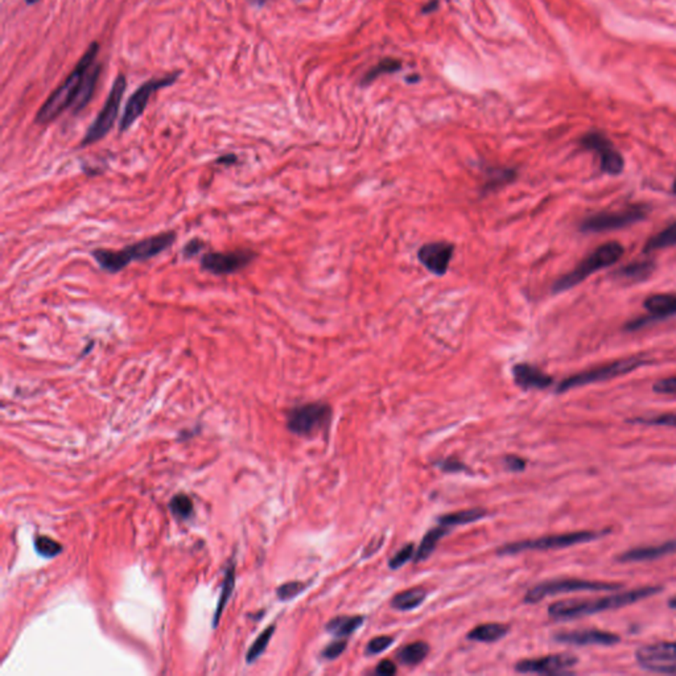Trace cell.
I'll list each match as a JSON object with an SVG mask.
<instances>
[{
  "label": "cell",
  "instance_id": "cell-13",
  "mask_svg": "<svg viewBox=\"0 0 676 676\" xmlns=\"http://www.w3.org/2000/svg\"><path fill=\"white\" fill-rule=\"evenodd\" d=\"M644 670L658 674H676V641L642 646L635 653Z\"/></svg>",
  "mask_w": 676,
  "mask_h": 676
},
{
  "label": "cell",
  "instance_id": "cell-3",
  "mask_svg": "<svg viewBox=\"0 0 676 676\" xmlns=\"http://www.w3.org/2000/svg\"><path fill=\"white\" fill-rule=\"evenodd\" d=\"M176 237L177 235L175 231H164L129 245L122 250H94L93 256L103 271L110 273H119L132 262L151 259L169 249L175 243Z\"/></svg>",
  "mask_w": 676,
  "mask_h": 676
},
{
  "label": "cell",
  "instance_id": "cell-4",
  "mask_svg": "<svg viewBox=\"0 0 676 676\" xmlns=\"http://www.w3.org/2000/svg\"><path fill=\"white\" fill-rule=\"evenodd\" d=\"M625 249L618 242H608L592 251L578 266L569 273L560 276L552 285V292L560 294L583 283L588 276L602 268H608L621 259Z\"/></svg>",
  "mask_w": 676,
  "mask_h": 676
},
{
  "label": "cell",
  "instance_id": "cell-41",
  "mask_svg": "<svg viewBox=\"0 0 676 676\" xmlns=\"http://www.w3.org/2000/svg\"><path fill=\"white\" fill-rule=\"evenodd\" d=\"M437 467L447 473H458V472H468V468L464 462L458 461L457 458H446L436 464Z\"/></svg>",
  "mask_w": 676,
  "mask_h": 676
},
{
  "label": "cell",
  "instance_id": "cell-5",
  "mask_svg": "<svg viewBox=\"0 0 676 676\" xmlns=\"http://www.w3.org/2000/svg\"><path fill=\"white\" fill-rule=\"evenodd\" d=\"M646 363H647V360L642 357H629V358H623V360H613L611 363L601 365L597 368L581 371V372L568 377L564 381L559 383L557 393H567L569 390H573V389H578V387H584V386L592 384V383L605 382V381H609L613 378H617V377H621V375L637 370V369L644 366Z\"/></svg>",
  "mask_w": 676,
  "mask_h": 676
},
{
  "label": "cell",
  "instance_id": "cell-14",
  "mask_svg": "<svg viewBox=\"0 0 676 676\" xmlns=\"http://www.w3.org/2000/svg\"><path fill=\"white\" fill-rule=\"evenodd\" d=\"M581 145L596 153L600 160L601 171L606 175L617 176L625 167L621 153L616 150L613 143L600 132H589L581 139Z\"/></svg>",
  "mask_w": 676,
  "mask_h": 676
},
{
  "label": "cell",
  "instance_id": "cell-46",
  "mask_svg": "<svg viewBox=\"0 0 676 676\" xmlns=\"http://www.w3.org/2000/svg\"><path fill=\"white\" fill-rule=\"evenodd\" d=\"M235 162H237V156H235V155H225V156H221L219 160H217V163L228 164V165L235 163Z\"/></svg>",
  "mask_w": 676,
  "mask_h": 676
},
{
  "label": "cell",
  "instance_id": "cell-24",
  "mask_svg": "<svg viewBox=\"0 0 676 676\" xmlns=\"http://www.w3.org/2000/svg\"><path fill=\"white\" fill-rule=\"evenodd\" d=\"M655 263L653 261H638L632 262L620 268L616 276L625 280L632 282H644L655 271Z\"/></svg>",
  "mask_w": 676,
  "mask_h": 676
},
{
  "label": "cell",
  "instance_id": "cell-11",
  "mask_svg": "<svg viewBox=\"0 0 676 676\" xmlns=\"http://www.w3.org/2000/svg\"><path fill=\"white\" fill-rule=\"evenodd\" d=\"M178 76H180L178 73H175V74L164 77V78H156V79L144 82L142 86L138 89L130 97V99L127 100L126 109H124L123 117L120 120V131L129 130L132 124L136 122V119L142 115L144 110L147 108V105H148V100L152 97L153 93H156L160 89L171 86L172 84H175L177 81Z\"/></svg>",
  "mask_w": 676,
  "mask_h": 676
},
{
  "label": "cell",
  "instance_id": "cell-8",
  "mask_svg": "<svg viewBox=\"0 0 676 676\" xmlns=\"http://www.w3.org/2000/svg\"><path fill=\"white\" fill-rule=\"evenodd\" d=\"M332 414L329 404L321 402L303 404L290 411L287 427L294 435L312 436L330 424Z\"/></svg>",
  "mask_w": 676,
  "mask_h": 676
},
{
  "label": "cell",
  "instance_id": "cell-10",
  "mask_svg": "<svg viewBox=\"0 0 676 676\" xmlns=\"http://www.w3.org/2000/svg\"><path fill=\"white\" fill-rule=\"evenodd\" d=\"M124 90H126V77L119 74L112 84V88L110 91L108 100L105 102L103 109L100 110L98 117L91 123V126L85 134L81 142V147H88L94 143L99 142L109 134L118 117L120 102L123 98Z\"/></svg>",
  "mask_w": 676,
  "mask_h": 676
},
{
  "label": "cell",
  "instance_id": "cell-6",
  "mask_svg": "<svg viewBox=\"0 0 676 676\" xmlns=\"http://www.w3.org/2000/svg\"><path fill=\"white\" fill-rule=\"evenodd\" d=\"M609 533L611 530L599 531V533L597 531H575V533H566V534L548 535V536H542L533 540H524V542L503 545L498 550V554L513 555L524 551H548V550L567 548L571 545H583V543L597 540L601 536H605Z\"/></svg>",
  "mask_w": 676,
  "mask_h": 676
},
{
  "label": "cell",
  "instance_id": "cell-7",
  "mask_svg": "<svg viewBox=\"0 0 676 676\" xmlns=\"http://www.w3.org/2000/svg\"><path fill=\"white\" fill-rule=\"evenodd\" d=\"M622 584L616 583H602V581H590V580H578V578H563V580H552L545 581L542 584L535 585L530 589L524 596L526 604H538L539 601L545 600L551 596H557L563 593L571 592H614L622 589Z\"/></svg>",
  "mask_w": 676,
  "mask_h": 676
},
{
  "label": "cell",
  "instance_id": "cell-28",
  "mask_svg": "<svg viewBox=\"0 0 676 676\" xmlns=\"http://www.w3.org/2000/svg\"><path fill=\"white\" fill-rule=\"evenodd\" d=\"M99 73H100V66L94 64L91 66L85 76V79L82 82V86H81V90H79V94L77 97L76 103L73 106V109L76 112L81 111L84 108H86V105L89 103V100L91 99V96H93V91H94V88H96V84H97V79H98Z\"/></svg>",
  "mask_w": 676,
  "mask_h": 676
},
{
  "label": "cell",
  "instance_id": "cell-30",
  "mask_svg": "<svg viewBox=\"0 0 676 676\" xmlns=\"http://www.w3.org/2000/svg\"><path fill=\"white\" fill-rule=\"evenodd\" d=\"M676 245V222L668 225L665 229L658 233L653 238L646 242L644 246V252L650 254L653 251L668 249Z\"/></svg>",
  "mask_w": 676,
  "mask_h": 676
},
{
  "label": "cell",
  "instance_id": "cell-49",
  "mask_svg": "<svg viewBox=\"0 0 676 676\" xmlns=\"http://www.w3.org/2000/svg\"><path fill=\"white\" fill-rule=\"evenodd\" d=\"M25 1H27V4H34V3H37L39 0H25Z\"/></svg>",
  "mask_w": 676,
  "mask_h": 676
},
{
  "label": "cell",
  "instance_id": "cell-44",
  "mask_svg": "<svg viewBox=\"0 0 676 676\" xmlns=\"http://www.w3.org/2000/svg\"><path fill=\"white\" fill-rule=\"evenodd\" d=\"M505 467L510 472H522L526 469V460L519 456L510 455L505 457Z\"/></svg>",
  "mask_w": 676,
  "mask_h": 676
},
{
  "label": "cell",
  "instance_id": "cell-2",
  "mask_svg": "<svg viewBox=\"0 0 676 676\" xmlns=\"http://www.w3.org/2000/svg\"><path fill=\"white\" fill-rule=\"evenodd\" d=\"M98 51L99 45L96 41L89 46L85 55L82 56L81 60L77 63L76 67L70 73V76L66 78L63 85L56 89L55 91L51 94V97L46 99V102L39 110L34 119L37 124H41V126L48 124L57 119L66 109H69L70 106H74L85 76L89 69L96 64Z\"/></svg>",
  "mask_w": 676,
  "mask_h": 676
},
{
  "label": "cell",
  "instance_id": "cell-29",
  "mask_svg": "<svg viewBox=\"0 0 676 676\" xmlns=\"http://www.w3.org/2000/svg\"><path fill=\"white\" fill-rule=\"evenodd\" d=\"M428 653H429V646L423 641H417L404 646L403 649L399 650L396 656H398V661L404 665H416L426 659Z\"/></svg>",
  "mask_w": 676,
  "mask_h": 676
},
{
  "label": "cell",
  "instance_id": "cell-33",
  "mask_svg": "<svg viewBox=\"0 0 676 676\" xmlns=\"http://www.w3.org/2000/svg\"><path fill=\"white\" fill-rule=\"evenodd\" d=\"M273 632H275V626L271 625L264 632H262V634L254 641V644H251L250 650L247 653V662L249 663L256 661L262 655L263 651L267 647V644L270 642L271 637H273Z\"/></svg>",
  "mask_w": 676,
  "mask_h": 676
},
{
  "label": "cell",
  "instance_id": "cell-32",
  "mask_svg": "<svg viewBox=\"0 0 676 676\" xmlns=\"http://www.w3.org/2000/svg\"><path fill=\"white\" fill-rule=\"evenodd\" d=\"M169 509L176 518L188 519L193 513V502L186 494H177L169 503Z\"/></svg>",
  "mask_w": 676,
  "mask_h": 676
},
{
  "label": "cell",
  "instance_id": "cell-48",
  "mask_svg": "<svg viewBox=\"0 0 676 676\" xmlns=\"http://www.w3.org/2000/svg\"><path fill=\"white\" fill-rule=\"evenodd\" d=\"M672 193H674V195H676V177H675V180H674V184H672Z\"/></svg>",
  "mask_w": 676,
  "mask_h": 676
},
{
  "label": "cell",
  "instance_id": "cell-20",
  "mask_svg": "<svg viewBox=\"0 0 676 676\" xmlns=\"http://www.w3.org/2000/svg\"><path fill=\"white\" fill-rule=\"evenodd\" d=\"M676 552V540H670L662 545H649L641 548H632L618 557L622 563H639V561H650L661 557L671 555Z\"/></svg>",
  "mask_w": 676,
  "mask_h": 676
},
{
  "label": "cell",
  "instance_id": "cell-35",
  "mask_svg": "<svg viewBox=\"0 0 676 676\" xmlns=\"http://www.w3.org/2000/svg\"><path fill=\"white\" fill-rule=\"evenodd\" d=\"M635 424H644V426L655 427H671L676 428V414H662L651 417H635L630 420Z\"/></svg>",
  "mask_w": 676,
  "mask_h": 676
},
{
  "label": "cell",
  "instance_id": "cell-47",
  "mask_svg": "<svg viewBox=\"0 0 676 676\" xmlns=\"http://www.w3.org/2000/svg\"><path fill=\"white\" fill-rule=\"evenodd\" d=\"M668 606H670L671 609H676V596L671 597V599L668 600Z\"/></svg>",
  "mask_w": 676,
  "mask_h": 676
},
{
  "label": "cell",
  "instance_id": "cell-36",
  "mask_svg": "<svg viewBox=\"0 0 676 676\" xmlns=\"http://www.w3.org/2000/svg\"><path fill=\"white\" fill-rule=\"evenodd\" d=\"M401 69V61L395 60V58H386V60H382L379 64L377 66H374L371 69L370 72L366 74V82H370L372 79H375L377 77L381 76V74H384V73H393V72H396Z\"/></svg>",
  "mask_w": 676,
  "mask_h": 676
},
{
  "label": "cell",
  "instance_id": "cell-27",
  "mask_svg": "<svg viewBox=\"0 0 676 676\" xmlns=\"http://www.w3.org/2000/svg\"><path fill=\"white\" fill-rule=\"evenodd\" d=\"M427 592L422 588L407 589L402 593L394 596L391 600V606L394 609L401 611H412L422 605V602L426 600Z\"/></svg>",
  "mask_w": 676,
  "mask_h": 676
},
{
  "label": "cell",
  "instance_id": "cell-25",
  "mask_svg": "<svg viewBox=\"0 0 676 676\" xmlns=\"http://www.w3.org/2000/svg\"><path fill=\"white\" fill-rule=\"evenodd\" d=\"M447 534V527H446V526H441V524H440L438 527H435V528L429 530V531L424 535V538H423L420 545L417 547V551H416V554H415V561H416V563H420V561H424L428 557H431V555L434 554V551L436 550V545L437 543L440 542V539Z\"/></svg>",
  "mask_w": 676,
  "mask_h": 676
},
{
  "label": "cell",
  "instance_id": "cell-19",
  "mask_svg": "<svg viewBox=\"0 0 676 676\" xmlns=\"http://www.w3.org/2000/svg\"><path fill=\"white\" fill-rule=\"evenodd\" d=\"M514 382L522 390H545L548 389L554 378L545 371L530 363H516L513 368Z\"/></svg>",
  "mask_w": 676,
  "mask_h": 676
},
{
  "label": "cell",
  "instance_id": "cell-12",
  "mask_svg": "<svg viewBox=\"0 0 676 676\" xmlns=\"http://www.w3.org/2000/svg\"><path fill=\"white\" fill-rule=\"evenodd\" d=\"M256 254L250 249H240V250L226 251V252H207L201 258V267L204 271L213 275H230V273H240L246 268L254 259Z\"/></svg>",
  "mask_w": 676,
  "mask_h": 676
},
{
  "label": "cell",
  "instance_id": "cell-37",
  "mask_svg": "<svg viewBox=\"0 0 676 676\" xmlns=\"http://www.w3.org/2000/svg\"><path fill=\"white\" fill-rule=\"evenodd\" d=\"M306 587H308V584L301 583V581L285 583L282 587L278 588V597L282 601L292 600L296 596H299Z\"/></svg>",
  "mask_w": 676,
  "mask_h": 676
},
{
  "label": "cell",
  "instance_id": "cell-43",
  "mask_svg": "<svg viewBox=\"0 0 676 676\" xmlns=\"http://www.w3.org/2000/svg\"><path fill=\"white\" fill-rule=\"evenodd\" d=\"M204 246H205V243H204L202 240H198V238L189 240L186 246L183 247V256L186 258V259L193 258V256H196V255H198V254L201 252V250L204 249Z\"/></svg>",
  "mask_w": 676,
  "mask_h": 676
},
{
  "label": "cell",
  "instance_id": "cell-18",
  "mask_svg": "<svg viewBox=\"0 0 676 676\" xmlns=\"http://www.w3.org/2000/svg\"><path fill=\"white\" fill-rule=\"evenodd\" d=\"M555 641L573 646H613L621 641V637L614 632L597 629H578L557 632Z\"/></svg>",
  "mask_w": 676,
  "mask_h": 676
},
{
  "label": "cell",
  "instance_id": "cell-15",
  "mask_svg": "<svg viewBox=\"0 0 676 676\" xmlns=\"http://www.w3.org/2000/svg\"><path fill=\"white\" fill-rule=\"evenodd\" d=\"M644 308L649 312V315L629 321L625 327L626 330H638L650 324H654L659 320L675 316L676 294H651L644 300Z\"/></svg>",
  "mask_w": 676,
  "mask_h": 676
},
{
  "label": "cell",
  "instance_id": "cell-40",
  "mask_svg": "<svg viewBox=\"0 0 676 676\" xmlns=\"http://www.w3.org/2000/svg\"><path fill=\"white\" fill-rule=\"evenodd\" d=\"M346 646H348V642L345 639H338V641L327 644V647L323 650L321 655H323V658L329 659V661L336 659L346 650Z\"/></svg>",
  "mask_w": 676,
  "mask_h": 676
},
{
  "label": "cell",
  "instance_id": "cell-9",
  "mask_svg": "<svg viewBox=\"0 0 676 676\" xmlns=\"http://www.w3.org/2000/svg\"><path fill=\"white\" fill-rule=\"evenodd\" d=\"M649 207L644 205H632L621 210L601 212L583 219L580 230L583 233H606L613 230L623 229L646 219Z\"/></svg>",
  "mask_w": 676,
  "mask_h": 676
},
{
  "label": "cell",
  "instance_id": "cell-45",
  "mask_svg": "<svg viewBox=\"0 0 676 676\" xmlns=\"http://www.w3.org/2000/svg\"><path fill=\"white\" fill-rule=\"evenodd\" d=\"M375 674L381 676L395 675V674H396V665H395V663L391 662V661L386 659V661H382V662L378 665L377 670H375Z\"/></svg>",
  "mask_w": 676,
  "mask_h": 676
},
{
  "label": "cell",
  "instance_id": "cell-26",
  "mask_svg": "<svg viewBox=\"0 0 676 676\" xmlns=\"http://www.w3.org/2000/svg\"><path fill=\"white\" fill-rule=\"evenodd\" d=\"M486 514H488L486 510L476 507V509L461 510V512H456V513L441 515L437 519V522L441 526H446V527H452V526H458V524L461 526V524H473V522L483 519L486 516Z\"/></svg>",
  "mask_w": 676,
  "mask_h": 676
},
{
  "label": "cell",
  "instance_id": "cell-34",
  "mask_svg": "<svg viewBox=\"0 0 676 676\" xmlns=\"http://www.w3.org/2000/svg\"><path fill=\"white\" fill-rule=\"evenodd\" d=\"M34 548L41 557H48V559L57 557L58 554H61V550H63L61 545L49 536H39L34 540Z\"/></svg>",
  "mask_w": 676,
  "mask_h": 676
},
{
  "label": "cell",
  "instance_id": "cell-22",
  "mask_svg": "<svg viewBox=\"0 0 676 676\" xmlns=\"http://www.w3.org/2000/svg\"><path fill=\"white\" fill-rule=\"evenodd\" d=\"M486 180L482 188L483 193H490L501 189L502 186L512 184L516 178L518 172L514 168H489L486 171Z\"/></svg>",
  "mask_w": 676,
  "mask_h": 676
},
{
  "label": "cell",
  "instance_id": "cell-42",
  "mask_svg": "<svg viewBox=\"0 0 676 676\" xmlns=\"http://www.w3.org/2000/svg\"><path fill=\"white\" fill-rule=\"evenodd\" d=\"M653 390L655 393L665 395H676V377H670L654 383Z\"/></svg>",
  "mask_w": 676,
  "mask_h": 676
},
{
  "label": "cell",
  "instance_id": "cell-21",
  "mask_svg": "<svg viewBox=\"0 0 676 676\" xmlns=\"http://www.w3.org/2000/svg\"><path fill=\"white\" fill-rule=\"evenodd\" d=\"M509 629L510 628L507 625H503V623L479 625L473 630L468 632V639L483 642V644L497 642L498 639H501L507 634Z\"/></svg>",
  "mask_w": 676,
  "mask_h": 676
},
{
  "label": "cell",
  "instance_id": "cell-17",
  "mask_svg": "<svg viewBox=\"0 0 676 676\" xmlns=\"http://www.w3.org/2000/svg\"><path fill=\"white\" fill-rule=\"evenodd\" d=\"M455 254V246L449 242L438 240L423 245L417 251V259L429 273L443 276L448 273Z\"/></svg>",
  "mask_w": 676,
  "mask_h": 676
},
{
  "label": "cell",
  "instance_id": "cell-16",
  "mask_svg": "<svg viewBox=\"0 0 676 676\" xmlns=\"http://www.w3.org/2000/svg\"><path fill=\"white\" fill-rule=\"evenodd\" d=\"M578 662V658L571 654L548 655L543 658L521 661L515 665V670L521 674L557 675L567 674L568 670L575 667Z\"/></svg>",
  "mask_w": 676,
  "mask_h": 676
},
{
  "label": "cell",
  "instance_id": "cell-1",
  "mask_svg": "<svg viewBox=\"0 0 676 676\" xmlns=\"http://www.w3.org/2000/svg\"><path fill=\"white\" fill-rule=\"evenodd\" d=\"M662 590V587H642L592 600L559 601L548 608V616L557 621L588 617L601 611H614L629 606L638 601L658 594Z\"/></svg>",
  "mask_w": 676,
  "mask_h": 676
},
{
  "label": "cell",
  "instance_id": "cell-38",
  "mask_svg": "<svg viewBox=\"0 0 676 676\" xmlns=\"http://www.w3.org/2000/svg\"><path fill=\"white\" fill-rule=\"evenodd\" d=\"M414 545H412V543L404 545L402 550H399V551L390 559L389 567L391 568V569H399V568L403 567L404 564H405L407 561H410L411 557H414Z\"/></svg>",
  "mask_w": 676,
  "mask_h": 676
},
{
  "label": "cell",
  "instance_id": "cell-23",
  "mask_svg": "<svg viewBox=\"0 0 676 676\" xmlns=\"http://www.w3.org/2000/svg\"><path fill=\"white\" fill-rule=\"evenodd\" d=\"M363 623L362 616H338L327 622V630L338 638H346Z\"/></svg>",
  "mask_w": 676,
  "mask_h": 676
},
{
  "label": "cell",
  "instance_id": "cell-31",
  "mask_svg": "<svg viewBox=\"0 0 676 676\" xmlns=\"http://www.w3.org/2000/svg\"><path fill=\"white\" fill-rule=\"evenodd\" d=\"M234 581H235V567L234 564H231L228 571H226V575H225V578H223V587H222V593H221V597L219 600V606H217V611H216V614H214V626L219 625V617L222 614V611L225 609V605L226 602L230 599L231 593H233V589H234Z\"/></svg>",
  "mask_w": 676,
  "mask_h": 676
},
{
  "label": "cell",
  "instance_id": "cell-39",
  "mask_svg": "<svg viewBox=\"0 0 676 676\" xmlns=\"http://www.w3.org/2000/svg\"><path fill=\"white\" fill-rule=\"evenodd\" d=\"M393 637L389 635H379L372 638L370 642L366 646V654L377 655L381 654L386 649H389L393 644Z\"/></svg>",
  "mask_w": 676,
  "mask_h": 676
}]
</instances>
